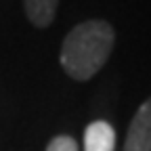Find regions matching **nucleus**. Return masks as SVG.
Returning <instances> with one entry per match:
<instances>
[{"label": "nucleus", "mask_w": 151, "mask_h": 151, "mask_svg": "<svg viewBox=\"0 0 151 151\" xmlns=\"http://www.w3.org/2000/svg\"><path fill=\"white\" fill-rule=\"evenodd\" d=\"M59 0H23L25 15L36 27H48L55 19Z\"/></svg>", "instance_id": "nucleus-4"}, {"label": "nucleus", "mask_w": 151, "mask_h": 151, "mask_svg": "<svg viewBox=\"0 0 151 151\" xmlns=\"http://www.w3.org/2000/svg\"><path fill=\"white\" fill-rule=\"evenodd\" d=\"M124 151H151V97L137 109L132 118L126 132Z\"/></svg>", "instance_id": "nucleus-2"}, {"label": "nucleus", "mask_w": 151, "mask_h": 151, "mask_svg": "<svg viewBox=\"0 0 151 151\" xmlns=\"http://www.w3.org/2000/svg\"><path fill=\"white\" fill-rule=\"evenodd\" d=\"M46 151H78V145H76V141H73L71 137L61 134V137H55V139L48 143Z\"/></svg>", "instance_id": "nucleus-5"}, {"label": "nucleus", "mask_w": 151, "mask_h": 151, "mask_svg": "<svg viewBox=\"0 0 151 151\" xmlns=\"http://www.w3.org/2000/svg\"><path fill=\"white\" fill-rule=\"evenodd\" d=\"M116 149V130L111 124L97 120L84 130V151H113Z\"/></svg>", "instance_id": "nucleus-3"}, {"label": "nucleus", "mask_w": 151, "mask_h": 151, "mask_svg": "<svg viewBox=\"0 0 151 151\" xmlns=\"http://www.w3.org/2000/svg\"><path fill=\"white\" fill-rule=\"evenodd\" d=\"M116 42V32L103 19H90L78 23L63 40L61 46V65L69 78L86 82L97 73L109 55Z\"/></svg>", "instance_id": "nucleus-1"}]
</instances>
